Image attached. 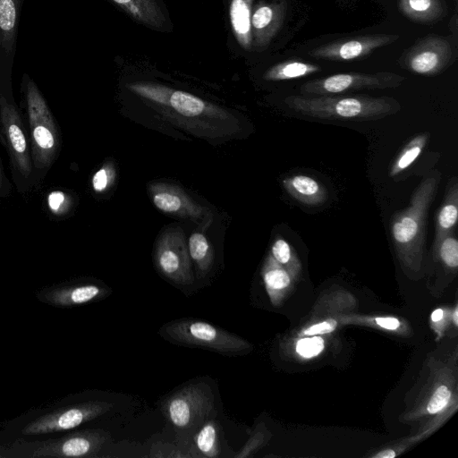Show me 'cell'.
I'll return each instance as SVG.
<instances>
[{
	"label": "cell",
	"mask_w": 458,
	"mask_h": 458,
	"mask_svg": "<svg viewBox=\"0 0 458 458\" xmlns=\"http://www.w3.org/2000/svg\"><path fill=\"white\" fill-rule=\"evenodd\" d=\"M441 174L431 171L413 191L410 205L391 218L390 233L398 259L406 269L420 268L425 252L427 217Z\"/></svg>",
	"instance_id": "6da1fadb"
},
{
	"label": "cell",
	"mask_w": 458,
	"mask_h": 458,
	"mask_svg": "<svg viewBox=\"0 0 458 458\" xmlns=\"http://www.w3.org/2000/svg\"><path fill=\"white\" fill-rule=\"evenodd\" d=\"M287 106L303 116L323 120L370 121L394 114L401 104L391 97L356 96H289Z\"/></svg>",
	"instance_id": "7a4b0ae2"
},
{
	"label": "cell",
	"mask_w": 458,
	"mask_h": 458,
	"mask_svg": "<svg viewBox=\"0 0 458 458\" xmlns=\"http://www.w3.org/2000/svg\"><path fill=\"white\" fill-rule=\"evenodd\" d=\"M30 131L32 164L38 170L47 169L59 147V133L52 112L37 84L27 75L23 80Z\"/></svg>",
	"instance_id": "3957f363"
},
{
	"label": "cell",
	"mask_w": 458,
	"mask_h": 458,
	"mask_svg": "<svg viewBox=\"0 0 458 458\" xmlns=\"http://www.w3.org/2000/svg\"><path fill=\"white\" fill-rule=\"evenodd\" d=\"M159 334L174 344L205 348L226 355H241L252 349L251 344L241 336L199 319L170 321L160 328Z\"/></svg>",
	"instance_id": "277c9868"
},
{
	"label": "cell",
	"mask_w": 458,
	"mask_h": 458,
	"mask_svg": "<svg viewBox=\"0 0 458 458\" xmlns=\"http://www.w3.org/2000/svg\"><path fill=\"white\" fill-rule=\"evenodd\" d=\"M214 403V394L208 386L191 384L171 394L163 404V411L174 428L188 430L207 420Z\"/></svg>",
	"instance_id": "5b68a950"
},
{
	"label": "cell",
	"mask_w": 458,
	"mask_h": 458,
	"mask_svg": "<svg viewBox=\"0 0 458 458\" xmlns=\"http://www.w3.org/2000/svg\"><path fill=\"white\" fill-rule=\"evenodd\" d=\"M154 262L159 274L172 284L181 286L193 284L191 260L180 226L167 227L160 233L156 243Z\"/></svg>",
	"instance_id": "8992f818"
},
{
	"label": "cell",
	"mask_w": 458,
	"mask_h": 458,
	"mask_svg": "<svg viewBox=\"0 0 458 458\" xmlns=\"http://www.w3.org/2000/svg\"><path fill=\"white\" fill-rule=\"evenodd\" d=\"M405 79L391 72L337 73L309 81L300 87V91L305 96H324L361 89H386L399 87Z\"/></svg>",
	"instance_id": "52a82bcc"
},
{
	"label": "cell",
	"mask_w": 458,
	"mask_h": 458,
	"mask_svg": "<svg viewBox=\"0 0 458 458\" xmlns=\"http://www.w3.org/2000/svg\"><path fill=\"white\" fill-rule=\"evenodd\" d=\"M112 407L113 403L104 401L86 402L64 407L28 423L21 433L34 436L73 429L106 413Z\"/></svg>",
	"instance_id": "ba28073f"
},
{
	"label": "cell",
	"mask_w": 458,
	"mask_h": 458,
	"mask_svg": "<svg viewBox=\"0 0 458 458\" xmlns=\"http://www.w3.org/2000/svg\"><path fill=\"white\" fill-rule=\"evenodd\" d=\"M101 429H87L70 433L60 438L35 442L30 457H96L109 439Z\"/></svg>",
	"instance_id": "9c48e42d"
},
{
	"label": "cell",
	"mask_w": 458,
	"mask_h": 458,
	"mask_svg": "<svg viewBox=\"0 0 458 458\" xmlns=\"http://www.w3.org/2000/svg\"><path fill=\"white\" fill-rule=\"evenodd\" d=\"M0 131L12 164L21 176L32 174V159L26 131L15 106L0 95Z\"/></svg>",
	"instance_id": "30bf717a"
},
{
	"label": "cell",
	"mask_w": 458,
	"mask_h": 458,
	"mask_svg": "<svg viewBox=\"0 0 458 458\" xmlns=\"http://www.w3.org/2000/svg\"><path fill=\"white\" fill-rule=\"evenodd\" d=\"M454 57V49L448 38L428 35L403 55L400 65L411 72L429 76L445 71Z\"/></svg>",
	"instance_id": "8fae6325"
},
{
	"label": "cell",
	"mask_w": 458,
	"mask_h": 458,
	"mask_svg": "<svg viewBox=\"0 0 458 458\" xmlns=\"http://www.w3.org/2000/svg\"><path fill=\"white\" fill-rule=\"evenodd\" d=\"M399 38L397 34H373L344 38L313 48L309 55L317 59L351 61L365 57Z\"/></svg>",
	"instance_id": "7c38bea8"
},
{
	"label": "cell",
	"mask_w": 458,
	"mask_h": 458,
	"mask_svg": "<svg viewBox=\"0 0 458 458\" xmlns=\"http://www.w3.org/2000/svg\"><path fill=\"white\" fill-rule=\"evenodd\" d=\"M148 191L155 207L164 213L190 218L195 222H199L206 216L207 209L195 203L175 185L152 183Z\"/></svg>",
	"instance_id": "4fadbf2b"
},
{
	"label": "cell",
	"mask_w": 458,
	"mask_h": 458,
	"mask_svg": "<svg viewBox=\"0 0 458 458\" xmlns=\"http://www.w3.org/2000/svg\"><path fill=\"white\" fill-rule=\"evenodd\" d=\"M110 289L96 284H82L48 290L38 297L41 301L58 307H73L101 300Z\"/></svg>",
	"instance_id": "5bb4252c"
},
{
	"label": "cell",
	"mask_w": 458,
	"mask_h": 458,
	"mask_svg": "<svg viewBox=\"0 0 458 458\" xmlns=\"http://www.w3.org/2000/svg\"><path fill=\"white\" fill-rule=\"evenodd\" d=\"M161 105L170 106L174 112L186 118H226L227 113L201 98L182 90H172L165 87Z\"/></svg>",
	"instance_id": "9a60e30c"
},
{
	"label": "cell",
	"mask_w": 458,
	"mask_h": 458,
	"mask_svg": "<svg viewBox=\"0 0 458 458\" xmlns=\"http://www.w3.org/2000/svg\"><path fill=\"white\" fill-rule=\"evenodd\" d=\"M283 185L287 193L304 205L318 206L327 199L326 188L314 178L295 174L285 178Z\"/></svg>",
	"instance_id": "2e32d148"
},
{
	"label": "cell",
	"mask_w": 458,
	"mask_h": 458,
	"mask_svg": "<svg viewBox=\"0 0 458 458\" xmlns=\"http://www.w3.org/2000/svg\"><path fill=\"white\" fill-rule=\"evenodd\" d=\"M21 0H0V57L15 49Z\"/></svg>",
	"instance_id": "e0dca14e"
},
{
	"label": "cell",
	"mask_w": 458,
	"mask_h": 458,
	"mask_svg": "<svg viewBox=\"0 0 458 458\" xmlns=\"http://www.w3.org/2000/svg\"><path fill=\"white\" fill-rule=\"evenodd\" d=\"M262 276L271 302L279 305L292 288L293 277L271 255L264 263Z\"/></svg>",
	"instance_id": "ac0fdd59"
},
{
	"label": "cell",
	"mask_w": 458,
	"mask_h": 458,
	"mask_svg": "<svg viewBox=\"0 0 458 458\" xmlns=\"http://www.w3.org/2000/svg\"><path fill=\"white\" fill-rule=\"evenodd\" d=\"M447 187L444 202L439 208L436 216L434 249L439 242L448 233H453L458 217V182L453 178Z\"/></svg>",
	"instance_id": "d6986e66"
},
{
	"label": "cell",
	"mask_w": 458,
	"mask_h": 458,
	"mask_svg": "<svg viewBox=\"0 0 458 458\" xmlns=\"http://www.w3.org/2000/svg\"><path fill=\"white\" fill-rule=\"evenodd\" d=\"M139 22L161 30L166 18L157 0H111Z\"/></svg>",
	"instance_id": "ffe728a7"
},
{
	"label": "cell",
	"mask_w": 458,
	"mask_h": 458,
	"mask_svg": "<svg viewBox=\"0 0 458 458\" xmlns=\"http://www.w3.org/2000/svg\"><path fill=\"white\" fill-rule=\"evenodd\" d=\"M398 6L405 17L418 23L437 22L446 13L444 0H398Z\"/></svg>",
	"instance_id": "44dd1931"
},
{
	"label": "cell",
	"mask_w": 458,
	"mask_h": 458,
	"mask_svg": "<svg viewBox=\"0 0 458 458\" xmlns=\"http://www.w3.org/2000/svg\"><path fill=\"white\" fill-rule=\"evenodd\" d=\"M284 16V6L281 4H263L251 15V26L259 41L267 43L279 30Z\"/></svg>",
	"instance_id": "7402d4cb"
},
{
	"label": "cell",
	"mask_w": 458,
	"mask_h": 458,
	"mask_svg": "<svg viewBox=\"0 0 458 458\" xmlns=\"http://www.w3.org/2000/svg\"><path fill=\"white\" fill-rule=\"evenodd\" d=\"M251 1L233 0L230 5V19L234 35L245 49H249L251 45Z\"/></svg>",
	"instance_id": "603a6c76"
},
{
	"label": "cell",
	"mask_w": 458,
	"mask_h": 458,
	"mask_svg": "<svg viewBox=\"0 0 458 458\" xmlns=\"http://www.w3.org/2000/svg\"><path fill=\"white\" fill-rule=\"evenodd\" d=\"M188 251L199 277H204L214 263V250L205 234L194 232L189 238Z\"/></svg>",
	"instance_id": "cb8c5ba5"
},
{
	"label": "cell",
	"mask_w": 458,
	"mask_h": 458,
	"mask_svg": "<svg viewBox=\"0 0 458 458\" xmlns=\"http://www.w3.org/2000/svg\"><path fill=\"white\" fill-rule=\"evenodd\" d=\"M320 71L317 64L290 60L269 68L264 74L267 81H287L305 77Z\"/></svg>",
	"instance_id": "d4e9b609"
},
{
	"label": "cell",
	"mask_w": 458,
	"mask_h": 458,
	"mask_svg": "<svg viewBox=\"0 0 458 458\" xmlns=\"http://www.w3.org/2000/svg\"><path fill=\"white\" fill-rule=\"evenodd\" d=\"M428 139V133H420L413 137L401 150L394 160L390 171V176H395L410 167L423 151Z\"/></svg>",
	"instance_id": "484cf974"
},
{
	"label": "cell",
	"mask_w": 458,
	"mask_h": 458,
	"mask_svg": "<svg viewBox=\"0 0 458 458\" xmlns=\"http://www.w3.org/2000/svg\"><path fill=\"white\" fill-rule=\"evenodd\" d=\"M194 439L196 446L202 455L211 458L220 454L219 429L216 421L208 420L202 423Z\"/></svg>",
	"instance_id": "4316f807"
},
{
	"label": "cell",
	"mask_w": 458,
	"mask_h": 458,
	"mask_svg": "<svg viewBox=\"0 0 458 458\" xmlns=\"http://www.w3.org/2000/svg\"><path fill=\"white\" fill-rule=\"evenodd\" d=\"M270 255L288 271L293 279H296L300 276L301 272V263L294 250L284 239L279 237L274 242Z\"/></svg>",
	"instance_id": "83f0119b"
},
{
	"label": "cell",
	"mask_w": 458,
	"mask_h": 458,
	"mask_svg": "<svg viewBox=\"0 0 458 458\" xmlns=\"http://www.w3.org/2000/svg\"><path fill=\"white\" fill-rule=\"evenodd\" d=\"M437 258L450 269L456 270L458 267V241L454 232L445 235L434 249Z\"/></svg>",
	"instance_id": "f1b7e54d"
},
{
	"label": "cell",
	"mask_w": 458,
	"mask_h": 458,
	"mask_svg": "<svg viewBox=\"0 0 458 458\" xmlns=\"http://www.w3.org/2000/svg\"><path fill=\"white\" fill-rule=\"evenodd\" d=\"M452 397V391L446 385H440L430 396L426 411L429 414H436L444 410Z\"/></svg>",
	"instance_id": "f546056e"
},
{
	"label": "cell",
	"mask_w": 458,
	"mask_h": 458,
	"mask_svg": "<svg viewBox=\"0 0 458 458\" xmlns=\"http://www.w3.org/2000/svg\"><path fill=\"white\" fill-rule=\"evenodd\" d=\"M325 342L320 336L311 335L300 339L296 344V352L304 358L318 355L324 349Z\"/></svg>",
	"instance_id": "4dcf8cb0"
},
{
	"label": "cell",
	"mask_w": 458,
	"mask_h": 458,
	"mask_svg": "<svg viewBox=\"0 0 458 458\" xmlns=\"http://www.w3.org/2000/svg\"><path fill=\"white\" fill-rule=\"evenodd\" d=\"M115 179V170L111 164H106L92 177V187L96 192L108 190Z\"/></svg>",
	"instance_id": "1f68e13d"
},
{
	"label": "cell",
	"mask_w": 458,
	"mask_h": 458,
	"mask_svg": "<svg viewBox=\"0 0 458 458\" xmlns=\"http://www.w3.org/2000/svg\"><path fill=\"white\" fill-rule=\"evenodd\" d=\"M265 434L263 430H257L247 441L246 445L235 454L236 458L249 457L265 444Z\"/></svg>",
	"instance_id": "d6a6232c"
},
{
	"label": "cell",
	"mask_w": 458,
	"mask_h": 458,
	"mask_svg": "<svg viewBox=\"0 0 458 458\" xmlns=\"http://www.w3.org/2000/svg\"><path fill=\"white\" fill-rule=\"evenodd\" d=\"M48 207L55 214L64 213L69 207L67 196L59 191H52L47 199Z\"/></svg>",
	"instance_id": "836d02e7"
},
{
	"label": "cell",
	"mask_w": 458,
	"mask_h": 458,
	"mask_svg": "<svg viewBox=\"0 0 458 458\" xmlns=\"http://www.w3.org/2000/svg\"><path fill=\"white\" fill-rule=\"evenodd\" d=\"M337 322L335 319H327L318 324H314L306 328L302 335L306 336L328 334L335 330Z\"/></svg>",
	"instance_id": "e575fe53"
},
{
	"label": "cell",
	"mask_w": 458,
	"mask_h": 458,
	"mask_svg": "<svg viewBox=\"0 0 458 458\" xmlns=\"http://www.w3.org/2000/svg\"><path fill=\"white\" fill-rule=\"evenodd\" d=\"M375 323L386 330L394 331L400 327V320L394 317H377L375 318Z\"/></svg>",
	"instance_id": "d590c367"
},
{
	"label": "cell",
	"mask_w": 458,
	"mask_h": 458,
	"mask_svg": "<svg viewBox=\"0 0 458 458\" xmlns=\"http://www.w3.org/2000/svg\"><path fill=\"white\" fill-rule=\"evenodd\" d=\"M445 316V312L442 309H436L432 313H431V321L433 323H438L440 320L443 319Z\"/></svg>",
	"instance_id": "8d00e7d4"
},
{
	"label": "cell",
	"mask_w": 458,
	"mask_h": 458,
	"mask_svg": "<svg viewBox=\"0 0 458 458\" xmlns=\"http://www.w3.org/2000/svg\"><path fill=\"white\" fill-rule=\"evenodd\" d=\"M394 456H395V454L392 450H384L381 453L375 454L373 457L390 458Z\"/></svg>",
	"instance_id": "74e56055"
},
{
	"label": "cell",
	"mask_w": 458,
	"mask_h": 458,
	"mask_svg": "<svg viewBox=\"0 0 458 458\" xmlns=\"http://www.w3.org/2000/svg\"><path fill=\"white\" fill-rule=\"evenodd\" d=\"M4 184V171H3L2 163L0 160V190L3 188Z\"/></svg>",
	"instance_id": "f35d334b"
},
{
	"label": "cell",
	"mask_w": 458,
	"mask_h": 458,
	"mask_svg": "<svg viewBox=\"0 0 458 458\" xmlns=\"http://www.w3.org/2000/svg\"><path fill=\"white\" fill-rule=\"evenodd\" d=\"M453 318H454V324L455 326H457V322H458V319H457V308H455V310L454 311Z\"/></svg>",
	"instance_id": "ab89813d"
},
{
	"label": "cell",
	"mask_w": 458,
	"mask_h": 458,
	"mask_svg": "<svg viewBox=\"0 0 458 458\" xmlns=\"http://www.w3.org/2000/svg\"><path fill=\"white\" fill-rule=\"evenodd\" d=\"M5 449L3 445H0V458L5 457Z\"/></svg>",
	"instance_id": "60d3db41"
},
{
	"label": "cell",
	"mask_w": 458,
	"mask_h": 458,
	"mask_svg": "<svg viewBox=\"0 0 458 458\" xmlns=\"http://www.w3.org/2000/svg\"><path fill=\"white\" fill-rule=\"evenodd\" d=\"M0 140H1V142H3V139H2V135H1V131H0Z\"/></svg>",
	"instance_id": "b9f144b4"
}]
</instances>
